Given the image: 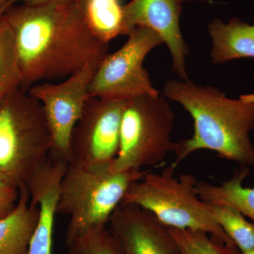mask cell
Wrapping results in <instances>:
<instances>
[{"label":"cell","instance_id":"21","mask_svg":"<svg viewBox=\"0 0 254 254\" xmlns=\"http://www.w3.org/2000/svg\"><path fill=\"white\" fill-rule=\"evenodd\" d=\"M18 187L0 180V220L14 210L19 198Z\"/></svg>","mask_w":254,"mask_h":254},{"label":"cell","instance_id":"11","mask_svg":"<svg viewBox=\"0 0 254 254\" xmlns=\"http://www.w3.org/2000/svg\"><path fill=\"white\" fill-rule=\"evenodd\" d=\"M188 0H131L124 6L125 23L131 32L136 26L155 31L168 46L173 60V70L188 81L186 57L188 46L182 36L180 18L182 4Z\"/></svg>","mask_w":254,"mask_h":254},{"label":"cell","instance_id":"16","mask_svg":"<svg viewBox=\"0 0 254 254\" xmlns=\"http://www.w3.org/2000/svg\"><path fill=\"white\" fill-rule=\"evenodd\" d=\"M82 10L88 27L105 43L121 35L129 34L121 0H82Z\"/></svg>","mask_w":254,"mask_h":254},{"label":"cell","instance_id":"25","mask_svg":"<svg viewBox=\"0 0 254 254\" xmlns=\"http://www.w3.org/2000/svg\"><path fill=\"white\" fill-rule=\"evenodd\" d=\"M242 254H254V247L253 248L251 249L250 250L247 251V252H243V253H241Z\"/></svg>","mask_w":254,"mask_h":254},{"label":"cell","instance_id":"2","mask_svg":"<svg viewBox=\"0 0 254 254\" xmlns=\"http://www.w3.org/2000/svg\"><path fill=\"white\" fill-rule=\"evenodd\" d=\"M163 94L193 120L191 137L176 143L175 165L197 150H209L240 166L254 167V93L231 99L214 87L173 80L165 83Z\"/></svg>","mask_w":254,"mask_h":254},{"label":"cell","instance_id":"15","mask_svg":"<svg viewBox=\"0 0 254 254\" xmlns=\"http://www.w3.org/2000/svg\"><path fill=\"white\" fill-rule=\"evenodd\" d=\"M249 167L240 166L231 178L216 185L197 182L195 190L200 199L210 204L226 205L237 209L254 222V187H245L243 182L250 175Z\"/></svg>","mask_w":254,"mask_h":254},{"label":"cell","instance_id":"14","mask_svg":"<svg viewBox=\"0 0 254 254\" xmlns=\"http://www.w3.org/2000/svg\"><path fill=\"white\" fill-rule=\"evenodd\" d=\"M212 61L223 64L240 58H254V25L232 18L228 23L215 19L208 25Z\"/></svg>","mask_w":254,"mask_h":254},{"label":"cell","instance_id":"6","mask_svg":"<svg viewBox=\"0 0 254 254\" xmlns=\"http://www.w3.org/2000/svg\"><path fill=\"white\" fill-rule=\"evenodd\" d=\"M175 118L173 110L162 95L127 100L113 170L143 171L161 163L176 145L171 138Z\"/></svg>","mask_w":254,"mask_h":254},{"label":"cell","instance_id":"13","mask_svg":"<svg viewBox=\"0 0 254 254\" xmlns=\"http://www.w3.org/2000/svg\"><path fill=\"white\" fill-rule=\"evenodd\" d=\"M19 190V198L14 210L0 220V254H28L38 222V205L30 201L27 186L23 185Z\"/></svg>","mask_w":254,"mask_h":254},{"label":"cell","instance_id":"9","mask_svg":"<svg viewBox=\"0 0 254 254\" xmlns=\"http://www.w3.org/2000/svg\"><path fill=\"white\" fill-rule=\"evenodd\" d=\"M95 68L87 66L59 83H44L28 93L41 103L52 136L50 157L68 162L70 138L88 100Z\"/></svg>","mask_w":254,"mask_h":254},{"label":"cell","instance_id":"19","mask_svg":"<svg viewBox=\"0 0 254 254\" xmlns=\"http://www.w3.org/2000/svg\"><path fill=\"white\" fill-rule=\"evenodd\" d=\"M0 84L9 89L21 87L14 32L0 14Z\"/></svg>","mask_w":254,"mask_h":254},{"label":"cell","instance_id":"20","mask_svg":"<svg viewBox=\"0 0 254 254\" xmlns=\"http://www.w3.org/2000/svg\"><path fill=\"white\" fill-rule=\"evenodd\" d=\"M67 247L68 254H124L121 246L107 227L87 232Z\"/></svg>","mask_w":254,"mask_h":254},{"label":"cell","instance_id":"23","mask_svg":"<svg viewBox=\"0 0 254 254\" xmlns=\"http://www.w3.org/2000/svg\"><path fill=\"white\" fill-rule=\"evenodd\" d=\"M8 0H0V14H4L6 11V5Z\"/></svg>","mask_w":254,"mask_h":254},{"label":"cell","instance_id":"17","mask_svg":"<svg viewBox=\"0 0 254 254\" xmlns=\"http://www.w3.org/2000/svg\"><path fill=\"white\" fill-rule=\"evenodd\" d=\"M210 208L215 222L241 253L254 247V225L247 221L243 214L226 205L210 204Z\"/></svg>","mask_w":254,"mask_h":254},{"label":"cell","instance_id":"12","mask_svg":"<svg viewBox=\"0 0 254 254\" xmlns=\"http://www.w3.org/2000/svg\"><path fill=\"white\" fill-rule=\"evenodd\" d=\"M67 165V162L49 157L26 185L30 201L38 205L39 213L28 254H53L58 193Z\"/></svg>","mask_w":254,"mask_h":254},{"label":"cell","instance_id":"7","mask_svg":"<svg viewBox=\"0 0 254 254\" xmlns=\"http://www.w3.org/2000/svg\"><path fill=\"white\" fill-rule=\"evenodd\" d=\"M128 36L124 46L107 55L95 70L88 85L90 96L128 100L160 95L143 67V61L151 50L164 43L163 40L153 30L143 26H136Z\"/></svg>","mask_w":254,"mask_h":254},{"label":"cell","instance_id":"26","mask_svg":"<svg viewBox=\"0 0 254 254\" xmlns=\"http://www.w3.org/2000/svg\"><path fill=\"white\" fill-rule=\"evenodd\" d=\"M77 1H82V0H77Z\"/></svg>","mask_w":254,"mask_h":254},{"label":"cell","instance_id":"3","mask_svg":"<svg viewBox=\"0 0 254 254\" xmlns=\"http://www.w3.org/2000/svg\"><path fill=\"white\" fill-rule=\"evenodd\" d=\"M52 136L41 103L21 88L0 101V180L20 187L49 158Z\"/></svg>","mask_w":254,"mask_h":254},{"label":"cell","instance_id":"24","mask_svg":"<svg viewBox=\"0 0 254 254\" xmlns=\"http://www.w3.org/2000/svg\"><path fill=\"white\" fill-rule=\"evenodd\" d=\"M9 88H8L7 87L3 86V85L0 84V101L2 99L3 97L4 96L5 94H6V92L9 91Z\"/></svg>","mask_w":254,"mask_h":254},{"label":"cell","instance_id":"10","mask_svg":"<svg viewBox=\"0 0 254 254\" xmlns=\"http://www.w3.org/2000/svg\"><path fill=\"white\" fill-rule=\"evenodd\" d=\"M108 224L124 254H180L169 227L138 205L122 203Z\"/></svg>","mask_w":254,"mask_h":254},{"label":"cell","instance_id":"1","mask_svg":"<svg viewBox=\"0 0 254 254\" xmlns=\"http://www.w3.org/2000/svg\"><path fill=\"white\" fill-rule=\"evenodd\" d=\"M4 17L14 32L21 87L65 79L82 68L95 69L108 44L92 33L77 0L9 7Z\"/></svg>","mask_w":254,"mask_h":254},{"label":"cell","instance_id":"4","mask_svg":"<svg viewBox=\"0 0 254 254\" xmlns=\"http://www.w3.org/2000/svg\"><path fill=\"white\" fill-rule=\"evenodd\" d=\"M146 172L115 171L112 165L68 164L60 182L57 205V213L69 218L66 247L87 232L106 227L132 184Z\"/></svg>","mask_w":254,"mask_h":254},{"label":"cell","instance_id":"8","mask_svg":"<svg viewBox=\"0 0 254 254\" xmlns=\"http://www.w3.org/2000/svg\"><path fill=\"white\" fill-rule=\"evenodd\" d=\"M127 102L93 97L88 100L71 133L68 164L113 165L120 147V125Z\"/></svg>","mask_w":254,"mask_h":254},{"label":"cell","instance_id":"22","mask_svg":"<svg viewBox=\"0 0 254 254\" xmlns=\"http://www.w3.org/2000/svg\"><path fill=\"white\" fill-rule=\"evenodd\" d=\"M67 1H71V0H8L6 5V10L11 7V5L17 2H22L23 4L30 5V6H38V5Z\"/></svg>","mask_w":254,"mask_h":254},{"label":"cell","instance_id":"5","mask_svg":"<svg viewBox=\"0 0 254 254\" xmlns=\"http://www.w3.org/2000/svg\"><path fill=\"white\" fill-rule=\"evenodd\" d=\"M177 167L173 163L159 173L147 171L132 184L123 203L141 207L170 228L205 232L225 245L237 248L215 222L210 204L197 194L196 177L192 174L177 177Z\"/></svg>","mask_w":254,"mask_h":254},{"label":"cell","instance_id":"18","mask_svg":"<svg viewBox=\"0 0 254 254\" xmlns=\"http://www.w3.org/2000/svg\"><path fill=\"white\" fill-rule=\"evenodd\" d=\"M169 229L180 254H240L238 249L228 247L205 232Z\"/></svg>","mask_w":254,"mask_h":254}]
</instances>
